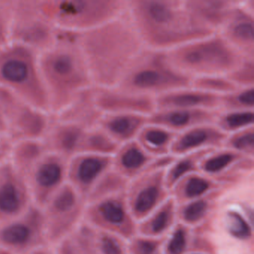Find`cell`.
Segmentation results:
<instances>
[{"instance_id":"1","label":"cell","mask_w":254,"mask_h":254,"mask_svg":"<svg viewBox=\"0 0 254 254\" xmlns=\"http://www.w3.org/2000/svg\"><path fill=\"white\" fill-rule=\"evenodd\" d=\"M78 44L93 86L97 87L118 86L145 48L127 10L120 17L80 34Z\"/></svg>"},{"instance_id":"2","label":"cell","mask_w":254,"mask_h":254,"mask_svg":"<svg viewBox=\"0 0 254 254\" xmlns=\"http://www.w3.org/2000/svg\"><path fill=\"white\" fill-rule=\"evenodd\" d=\"M127 11L145 48L172 51L213 34L196 21L185 0H127Z\"/></svg>"},{"instance_id":"3","label":"cell","mask_w":254,"mask_h":254,"mask_svg":"<svg viewBox=\"0 0 254 254\" xmlns=\"http://www.w3.org/2000/svg\"><path fill=\"white\" fill-rule=\"evenodd\" d=\"M78 35L58 29L56 43L40 54L52 115L62 112L80 93L93 87Z\"/></svg>"},{"instance_id":"4","label":"cell","mask_w":254,"mask_h":254,"mask_svg":"<svg viewBox=\"0 0 254 254\" xmlns=\"http://www.w3.org/2000/svg\"><path fill=\"white\" fill-rule=\"evenodd\" d=\"M0 87L51 114L40 54L35 50L13 41L0 47Z\"/></svg>"},{"instance_id":"5","label":"cell","mask_w":254,"mask_h":254,"mask_svg":"<svg viewBox=\"0 0 254 254\" xmlns=\"http://www.w3.org/2000/svg\"><path fill=\"white\" fill-rule=\"evenodd\" d=\"M191 80L175 66L168 52L145 48L117 87L156 99L178 89L190 87Z\"/></svg>"},{"instance_id":"6","label":"cell","mask_w":254,"mask_h":254,"mask_svg":"<svg viewBox=\"0 0 254 254\" xmlns=\"http://www.w3.org/2000/svg\"><path fill=\"white\" fill-rule=\"evenodd\" d=\"M168 54L175 66L191 78L227 75L246 58L219 33L190 41Z\"/></svg>"},{"instance_id":"7","label":"cell","mask_w":254,"mask_h":254,"mask_svg":"<svg viewBox=\"0 0 254 254\" xmlns=\"http://www.w3.org/2000/svg\"><path fill=\"white\" fill-rule=\"evenodd\" d=\"M39 4L58 29L80 35L123 15L127 0H39Z\"/></svg>"},{"instance_id":"8","label":"cell","mask_w":254,"mask_h":254,"mask_svg":"<svg viewBox=\"0 0 254 254\" xmlns=\"http://www.w3.org/2000/svg\"><path fill=\"white\" fill-rule=\"evenodd\" d=\"M11 41L42 53L56 43L58 29L47 18L39 0H11Z\"/></svg>"},{"instance_id":"9","label":"cell","mask_w":254,"mask_h":254,"mask_svg":"<svg viewBox=\"0 0 254 254\" xmlns=\"http://www.w3.org/2000/svg\"><path fill=\"white\" fill-rule=\"evenodd\" d=\"M87 202L67 184L41 208L49 245L69 237L84 222Z\"/></svg>"},{"instance_id":"10","label":"cell","mask_w":254,"mask_h":254,"mask_svg":"<svg viewBox=\"0 0 254 254\" xmlns=\"http://www.w3.org/2000/svg\"><path fill=\"white\" fill-rule=\"evenodd\" d=\"M0 112L6 125L8 134L16 141L43 139L50 127L53 115L0 87Z\"/></svg>"},{"instance_id":"11","label":"cell","mask_w":254,"mask_h":254,"mask_svg":"<svg viewBox=\"0 0 254 254\" xmlns=\"http://www.w3.org/2000/svg\"><path fill=\"white\" fill-rule=\"evenodd\" d=\"M84 222L94 230L112 233L126 241L137 233L138 223L129 209L126 191L87 203Z\"/></svg>"},{"instance_id":"12","label":"cell","mask_w":254,"mask_h":254,"mask_svg":"<svg viewBox=\"0 0 254 254\" xmlns=\"http://www.w3.org/2000/svg\"><path fill=\"white\" fill-rule=\"evenodd\" d=\"M50 246L41 208L33 204L26 212L0 224V248L11 254H30Z\"/></svg>"},{"instance_id":"13","label":"cell","mask_w":254,"mask_h":254,"mask_svg":"<svg viewBox=\"0 0 254 254\" xmlns=\"http://www.w3.org/2000/svg\"><path fill=\"white\" fill-rule=\"evenodd\" d=\"M166 171H148L129 181L126 191V200L137 223L170 197Z\"/></svg>"},{"instance_id":"14","label":"cell","mask_w":254,"mask_h":254,"mask_svg":"<svg viewBox=\"0 0 254 254\" xmlns=\"http://www.w3.org/2000/svg\"><path fill=\"white\" fill-rule=\"evenodd\" d=\"M67 160L48 151L31 169L26 179L35 205L42 207L66 185Z\"/></svg>"},{"instance_id":"15","label":"cell","mask_w":254,"mask_h":254,"mask_svg":"<svg viewBox=\"0 0 254 254\" xmlns=\"http://www.w3.org/2000/svg\"><path fill=\"white\" fill-rule=\"evenodd\" d=\"M112 165L113 156L80 153L67 160L66 184L87 202Z\"/></svg>"},{"instance_id":"16","label":"cell","mask_w":254,"mask_h":254,"mask_svg":"<svg viewBox=\"0 0 254 254\" xmlns=\"http://www.w3.org/2000/svg\"><path fill=\"white\" fill-rule=\"evenodd\" d=\"M33 204L26 178L9 162L0 165V224L19 216Z\"/></svg>"},{"instance_id":"17","label":"cell","mask_w":254,"mask_h":254,"mask_svg":"<svg viewBox=\"0 0 254 254\" xmlns=\"http://www.w3.org/2000/svg\"><path fill=\"white\" fill-rule=\"evenodd\" d=\"M218 33L244 57L254 59V0H237Z\"/></svg>"},{"instance_id":"18","label":"cell","mask_w":254,"mask_h":254,"mask_svg":"<svg viewBox=\"0 0 254 254\" xmlns=\"http://www.w3.org/2000/svg\"><path fill=\"white\" fill-rule=\"evenodd\" d=\"M95 103L107 114H136L150 117L156 111L154 98L123 90L119 87L93 88Z\"/></svg>"},{"instance_id":"19","label":"cell","mask_w":254,"mask_h":254,"mask_svg":"<svg viewBox=\"0 0 254 254\" xmlns=\"http://www.w3.org/2000/svg\"><path fill=\"white\" fill-rule=\"evenodd\" d=\"M227 135L215 124H203L177 134L171 154L175 157L223 148Z\"/></svg>"},{"instance_id":"20","label":"cell","mask_w":254,"mask_h":254,"mask_svg":"<svg viewBox=\"0 0 254 254\" xmlns=\"http://www.w3.org/2000/svg\"><path fill=\"white\" fill-rule=\"evenodd\" d=\"M86 129L75 123L59 120L53 115L43 141L49 151L69 160L81 152Z\"/></svg>"},{"instance_id":"21","label":"cell","mask_w":254,"mask_h":254,"mask_svg":"<svg viewBox=\"0 0 254 254\" xmlns=\"http://www.w3.org/2000/svg\"><path fill=\"white\" fill-rule=\"evenodd\" d=\"M219 110H156L148 122L163 126L176 133L203 124H215Z\"/></svg>"},{"instance_id":"22","label":"cell","mask_w":254,"mask_h":254,"mask_svg":"<svg viewBox=\"0 0 254 254\" xmlns=\"http://www.w3.org/2000/svg\"><path fill=\"white\" fill-rule=\"evenodd\" d=\"M156 110H219L220 96L187 87L169 92L155 99Z\"/></svg>"},{"instance_id":"23","label":"cell","mask_w":254,"mask_h":254,"mask_svg":"<svg viewBox=\"0 0 254 254\" xmlns=\"http://www.w3.org/2000/svg\"><path fill=\"white\" fill-rule=\"evenodd\" d=\"M236 2V0H185L191 16L212 33L219 32Z\"/></svg>"},{"instance_id":"24","label":"cell","mask_w":254,"mask_h":254,"mask_svg":"<svg viewBox=\"0 0 254 254\" xmlns=\"http://www.w3.org/2000/svg\"><path fill=\"white\" fill-rule=\"evenodd\" d=\"M230 189L222 187L204 197L178 206L179 222L194 229L207 222L222 204Z\"/></svg>"},{"instance_id":"25","label":"cell","mask_w":254,"mask_h":254,"mask_svg":"<svg viewBox=\"0 0 254 254\" xmlns=\"http://www.w3.org/2000/svg\"><path fill=\"white\" fill-rule=\"evenodd\" d=\"M154 158L135 139L119 146L113 155L112 169L130 181L143 174Z\"/></svg>"},{"instance_id":"26","label":"cell","mask_w":254,"mask_h":254,"mask_svg":"<svg viewBox=\"0 0 254 254\" xmlns=\"http://www.w3.org/2000/svg\"><path fill=\"white\" fill-rule=\"evenodd\" d=\"M148 116L136 114H103L98 126L120 145L135 140L148 124Z\"/></svg>"},{"instance_id":"27","label":"cell","mask_w":254,"mask_h":254,"mask_svg":"<svg viewBox=\"0 0 254 254\" xmlns=\"http://www.w3.org/2000/svg\"><path fill=\"white\" fill-rule=\"evenodd\" d=\"M93 88L94 86L80 93L62 112L53 116L84 128L98 126L102 114L95 103Z\"/></svg>"},{"instance_id":"28","label":"cell","mask_w":254,"mask_h":254,"mask_svg":"<svg viewBox=\"0 0 254 254\" xmlns=\"http://www.w3.org/2000/svg\"><path fill=\"white\" fill-rule=\"evenodd\" d=\"M178 204L170 197L137 224V233L155 238H165L178 222Z\"/></svg>"},{"instance_id":"29","label":"cell","mask_w":254,"mask_h":254,"mask_svg":"<svg viewBox=\"0 0 254 254\" xmlns=\"http://www.w3.org/2000/svg\"><path fill=\"white\" fill-rule=\"evenodd\" d=\"M222 187H226L199 172L187 175L178 181L171 189L170 194L179 206L204 197Z\"/></svg>"},{"instance_id":"30","label":"cell","mask_w":254,"mask_h":254,"mask_svg":"<svg viewBox=\"0 0 254 254\" xmlns=\"http://www.w3.org/2000/svg\"><path fill=\"white\" fill-rule=\"evenodd\" d=\"M178 133L148 122L136 137L139 145L154 157L169 155Z\"/></svg>"},{"instance_id":"31","label":"cell","mask_w":254,"mask_h":254,"mask_svg":"<svg viewBox=\"0 0 254 254\" xmlns=\"http://www.w3.org/2000/svg\"><path fill=\"white\" fill-rule=\"evenodd\" d=\"M47 151L48 150L43 139L16 141L11 151L9 163L26 178L31 169Z\"/></svg>"},{"instance_id":"32","label":"cell","mask_w":254,"mask_h":254,"mask_svg":"<svg viewBox=\"0 0 254 254\" xmlns=\"http://www.w3.org/2000/svg\"><path fill=\"white\" fill-rule=\"evenodd\" d=\"M245 157L228 148L212 150L202 160L200 172L219 183Z\"/></svg>"},{"instance_id":"33","label":"cell","mask_w":254,"mask_h":254,"mask_svg":"<svg viewBox=\"0 0 254 254\" xmlns=\"http://www.w3.org/2000/svg\"><path fill=\"white\" fill-rule=\"evenodd\" d=\"M212 151L204 150L175 157L172 164L166 171V184L169 191L178 181L184 177L200 172L202 160L208 153Z\"/></svg>"},{"instance_id":"34","label":"cell","mask_w":254,"mask_h":254,"mask_svg":"<svg viewBox=\"0 0 254 254\" xmlns=\"http://www.w3.org/2000/svg\"><path fill=\"white\" fill-rule=\"evenodd\" d=\"M119 146L120 145L98 126L86 129L80 153L113 156Z\"/></svg>"},{"instance_id":"35","label":"cell","mask_w":254,"mask_h":254,"mask_svg":"<svg viewBox=\"0 0 254 254\" xmlns=\"http://www.w3.org/2000/svg\"><path fill=\"white\" fill-rule=\"evenodd\" d=\"M215 125L227 135L254 126V111H220Z\"/></svg>"},{"instance_id":"36","label":"cell","mask_w":254,"mask_h":254,"mask_svg":"<svg viewBox=\"0 0 254 254\" xmlns=\"http://www.w3.org/2000/svg\"><path fill=\"white\" fill-rule=\"evenodd\" d=\"M193 229L178 221L165 238L163 254H187L191 251Z\"/></svg>"},{"instance_id":"37","label":"cell","mask_w":254,"mask_h":254,"mask_svg":"<svg viewBox=\"0 0 254 254\" xmlns=\"http://www.w3.org/2000/svg\"><path fill=\"white\" fill-rule=\"evenodd\" d=\"M220 111H254V87L236 88L220 96Z\"/></svg>"},{"instance_id":"38","label":"cell","mask_w":254,"mask_h":254,"mask_svg":"<svg viewBox=\"0 0 254 254\" xmlns=\"http://www.w3.org/2000/svg\"><path fill=\"white\" fill-rule=\"evenodd\" d=\"M191 87L215 96H221L235 89L236 87L226 75H207L195 77L191 80Z\"/></svg>"},{"instance_id":"39","label":"cell","mask_w":254,"mask_h":254,"mask_svg":"<svg viewBox=\"0 0 254 254\" xmlns=\"http://www.w3.org/2000/svg\"><path fill=\"white\" fill-rule=\"evenodd\" d=\"M93 230L98 254H129L126 239L112 233Z\"/></svg>"},{"instance_id":"40","label":"cell","mask_w":254,"mask_h":254,"mask_svg":"<svg viewBox=\"0 0 254 254\" xmlns=\"http://www.w3.org/2000/svg\"><path fill=\"white\" fill-rule=\"evenodd\" d=\"M223 148L246 157H254V126L227 135Z\"/></svg>"},{"instance_id":"41","label":"cell","mask_w":254,"mask_h":254,"mask_svg":"<svg viewBox=\"0 0 254 254\" xmlns=\"http://www.w3.org/2000/svg\"><path fill=\"white\" fill-rule=\"evenodd\" d=\"M165 238L151 237L136 233L127 241L128 254H163Z\"/></svg>"},{"instance_id":"42","label":"cell","mask_w":254,"mask_h":254,"mask_svg":"<svg viewBox=\"0 0 254 254\" xmlns=\"http://www.w3.org/2000/svg\"><path fill=\"white\" fill-rule=\"evenodd\" d=\"M226 76L239 88L254 87V59L245 58Z\"/></svg>"},{"instance_id":"43","label":"cell","mask_w":254,"mask_h":254,"mask_svg":"<svg viewBox=\"0 0 254 254\" xmlns=\"http://www.w3.org/2000/svg\"><path fill=\"white\" fill-rule=\"evenodd\" d=\"M11 0H0V47L11 42Z\"/></svg>"},{"instance_id":"44","label":"cell","mask_w":254,"mask_h":254,"mask_svg":"<svg viewBox=\"0 0 254 254\" xmlns=\"http://www.w3.org/2000/svg\"><path fill=\"white\" fill-rule=\"evenodd\" d=\"M52 248L54 254H87L81 242L74 234Z\"/></svg>"},{"instance_id":"45","label":"cell","mask_w":254,"mask_h":254,"mask_svg":"<svg viewBox=\"0 0 254 254\" xmlns=\"http://www.w3.org/2000/svg\"><path fill=\"white\" fill-rule=\"evenodd\" d=\"M14 143L9 135L0 136V165L9 162Z\"/></svg>"},{"instance_id":"46","label":"cell","mask_w":254,"mask_h":254,"mask_svg":"<svg viewBox=\"0 0 254 254\" xmlns=\"http://www.w3.org/2000/svg\"><path fill=\"white\" fill-rule=\"evenodd\" d=\"M30 254H54L53 248L51 246L44 247L38 251H34Z\"/></svg>"},{"instance_id":"47","label":"cell","mask_w":254,"mask_h":254,"mask_svg":"<svg viewBox=\"0 0 254 254\" xmlns=\"http://www.w3.org/2000/svg\"><path fill=\"white\" fill-rule=\"evenodd\" d=\"M5 134H8V130H7L6 125L4 121L2 114L0 112V136H4Z\"/></svg>"},{"instance_id":"48","label":"cell","mask_w":254,"mask_h":254,"mask_svg":"<svg viewBox=\"0 0 254 254\" xmlns=\"http://www.w3.org/2000/svg\"><path fill=\"white\" fill-rule=\"evenodd\" d=\"M0 254H10L8 251H5V250L2 249V248H0Z\"/></svg>"},{"instance_id":"49","label":"cell","mask_w":254,"mask_h":254,"mask_svg":"<svg viewBox=\"0 0 254 254\" xmlns=\"http://www.w3.org/2000/svg\"><path fill=\"white\" fill-rule=\"evenodd\" d=\"M187 254H204L203 253L197 252V251H190Z\"/></svg>"}]
</instances>
